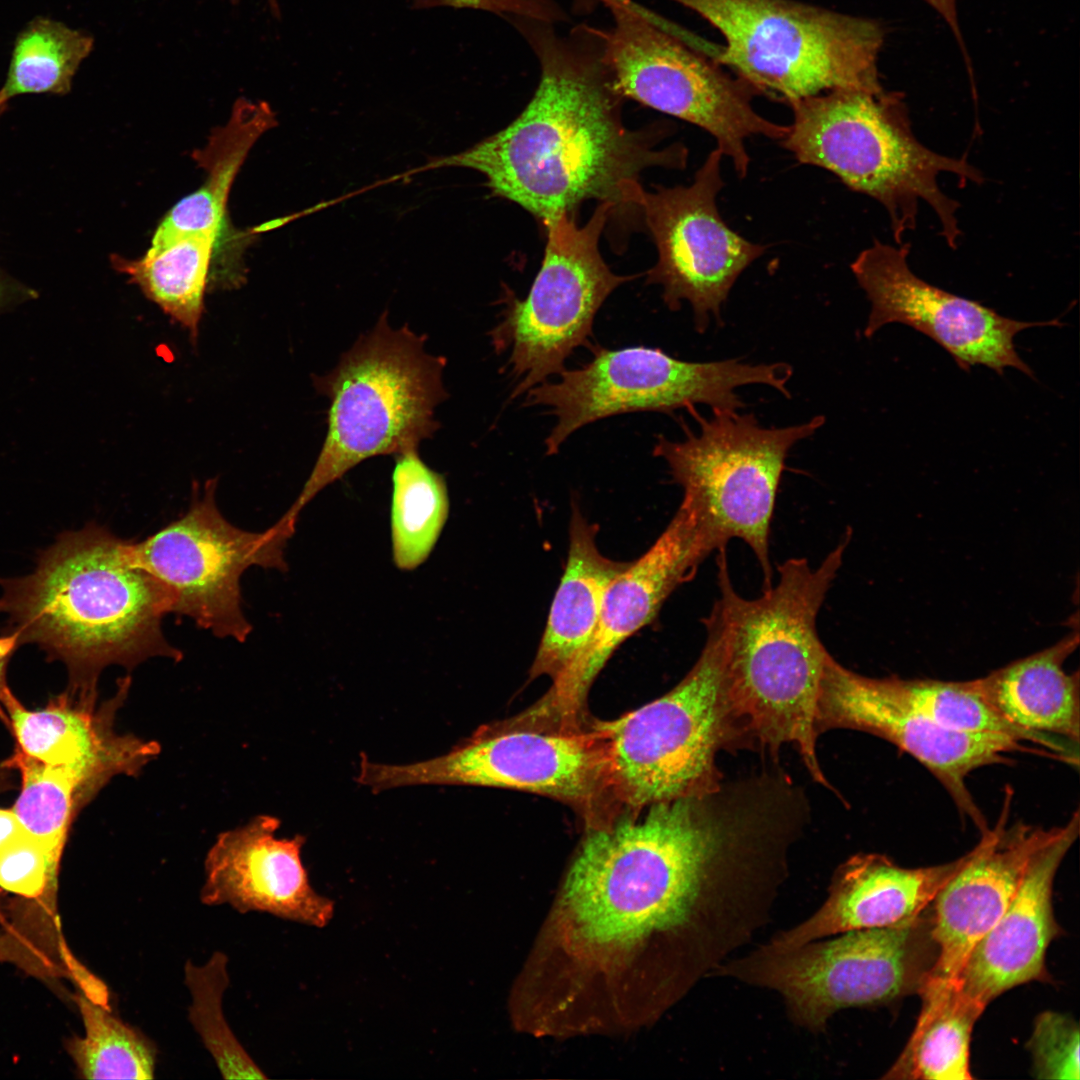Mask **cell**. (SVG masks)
Wrapping results in <instances>:
<instances>
[{"label": "cell", "instance_id": "obj_1", "mask_svg": "<svg viewBox=\"0 0 1080 1080\" xmlns=\"http://www.w3.org/2000/svg\"><path fill=\"white\" fill-rule=\"evenodd\" d=\"M734 839L689 798L619 808L585 835L520 982L584 1031L657 1020L759 930Z\"/></svg>", "mask_w": 1080, "mask_h": 1080}, {"label": "cell", "instance_id": "obj_2", "mask_svg": "<svg viewBox=\"0 0 1080 1080\" xmlns=\"http://www.w3.org/2000/svg\"><path fill=\"white\" fill-rule=\"evenodd\" d=\"M528 20L525 31L541 73L525 109L499 132L417 171L477 170L492 195L517 203L543 223L575 215L592 199L637 208L642 172L684 169L687 148L681 143L657 147L669 127L624 126V98L604 57L603 31L582 26L559 36L545 21Z\"/></svg>", "mask_w": 1080, "mask_h": 1080}, {"label": "cell", "instance_id": "obj_40", "mask_svg": "<svg viewBox=\"0 0 1080 1080\" xmlns=\"http://www.w3.org/2000/svg\"><path fill=\"white\" fill-rule=\"evenodd\" d=\"M924 1L926 3H928L934 10H936L940 14V16L946 21V23L948 24V26L952 30V32H953V34H954V36H955L961 50H962V52L964 53V57L966 59V62H968L966 48H965V45H964V41H963V37H962V34H961V29H960V25H959V21H958V13H957V9H956V0H924Z\"/></svg>", "mask_w": 1080, "mask_h": 1080}, {"label": "cell", "instance_id": "obj_26", "mask_svg": "<svg viewBox=\"0 0 1080 1080\" xmlns=\"http://www.w3.org/2000/svg\"><path fill=\"white\" fill-rule=\"evenodd\" d=\"M1079 633L977 678L987 701L1012 725L1079 744V672L1064 663L1076 650Z\"/></svg>", "mask_w": 1080, "mask_h": 1080}, {"label": "cell", "instance_id": "obj_7", "mask_svg": "<svg viewBox=\"0 0 1080 1080\" xmlns=\"http://www.w3.org/2000/svg\"><path fill=\"white\" fill-rule=\"evenodd\" d=\"M724 37L712 58L760 94L787 104L823 91L883 89L878 57L886 30L877 20L794 0H671Z\"/></svg>", "mask_w": 1080, "mask_h": 1080}, {"label": "cell", "instance_id": "obj_8", "mask_svg": "<svg viewBox=\"0 0 1080 1080\" xmlns=\"http://www.w3.org/2000/svg\"><path fill=\"white\" fill-rule=\"evenodd\" d=\"M707 637L686 676L668 693L610 721H596L616 807L712 793L721 787L716 753L738 739L724 689V643L712 610Z\"/></svg>", "mask_w": 1080, "mask_h": 1080}, {"label": "cell", "instance_id": "obj_12", "mask_svg": "<svg viewBox=\"0 0 1080 1080\" xmlns=\"http://www.w3.org/2000/svg\"><path fill=\"white\" fill-rule=\"evenodd\" d=\"M786 363L746 364L736 359L689 362L658 348L610 350L597 347L584 366L562 370L556 382L544 381L527 391L526 406H545L556 424L545 439L555 454L575 431L597 420L628 412L672 413L701 403L738 411L744 406L735 390L750 384L771 386L790 397Z\"/></svg>", "mask_w": 1080, "mask_h": 1080}, {"label": "cell", "instance_id": "obj_19", "mask_svg": "<svg viewBox=\"0 0 1080 1080\" xmlns=\"http://www.w3.org/2000/svg\"><path fill=\"white\" fill-rule=\"evenodd\" d=\"M724 547L703 513L683 498L655 543L610 583L590 643L552 682L541 706L562 720L582 719L588 691L614 651L656 616L667 597L695 576L711 552Z\"/></svg>", "mask_w": 1080, "mask_h": 1080}, {"label": "cell", "instance_id": "obj_4", "mask_svg": "<svg viewBox=\"0 0 1080 1080\" xmlns=\"http://www.w3.org/2000/svg\"><path fill=\"white\" fill-rule=\"evenodd\" d=\"M849 539L848 532L817 568L804 558L786 560L777 584L756 599L735 591L725 547L717 556L720 595L712 609L722 629L725 697L736 734L773 754L795 744L811 776L825 786L816 714L829 653L816 622Z\"/></svg>", "mask_w": 1080, "mask_h": 1080}, {"label": "cell", "instance_id": "obj_15", "mask_svg": "<svg viewBox=\"0 0 1080 1080\" xmlns=\"http://www.w3.org/2000/svg\"><path fill=\"white\" fill-rule=\"evenodd\" d=\"M217 481L194 487L188 510L140 542L136 562L172 597L171 613L191 619L219 638L245 641L252 631L242 609L240 580L252 566L284 570L291 537L276 523L262 532L231 524L216 504Z\"/></svg>", "mask_w": 1080, "mask_h": 1080}, {"label": "cell", "instance_id": "obj_17", "mask_svg": "<svg viewBox=\"0 0 1080 1080\" xmlns=\"http://www.w3.org/2000/svg\"><path fill=\"white\" fill-rule=\"evenodd\" d=\"M847 728L894 744L927 768L945 787L960 813L982 832L989 827L966 784L974 770L1009 763L1008 755L1058 756L1010 736L961 733L935 724L897 689L892 677L870 678L827 656L817 704L816 730Z\"/></svg>", "mask_w": 1080, "mask_h": 1080}, {"label": "cell", "instance_id": "obj_6", "mask_svg": "<svg viewBox=\"0 0 1080 1080\" xmlns=\"http://www.w3.org/2000/svg\"><path fill=\"white\" fill-rule=\"evenodd\" d=\"M384 311L328 374L313 376L328 398L327 432L300 494L278 520L294 532L301 510L366 459L417 449L439 429L435 408L448 395L446 359L425 350L426 336L393 328Z\"/></svg>", "mask_w": 1080, "mask_h": 1080}, {"label": "cell", "instance_id": "obj_31", "mask_svg": "<svg viewBox=\"0 0 1080 1080\" xmlns=\"http://www.w3.org/2000/svg\"><path fill=\"white\" fill-rule=\"evenodd\" d=\"M2 765L17 769L21 777V791L13 812L25 830L59 864L74 818L101 788L86 776L45 764L17 746Z\"/></svg>", "mask_w": 1080, "mask_h": 1080}, {"label": "cell", "instance_id": "obj_33", "mask_svg": "<svg viewBox=\"0 0 1080 1080\" xmlns=\"http://www.w3.org/2000/svg\"><path fill=\"white\" fill-rule=\"evenodd\" d=\"M900 693L921 713L945 729L961 733H991L1015 738L1048 749L1064 763L1078 766V744L1069 740L1022 730L1008 722L987 701L976 679L941 681L902 679L892 676Z\"/></svg>", "mask_w": 1080, "mask_h": 1080}, {"label": "cell", "instance_id": "obj_39", "mask_svg": "<svg viewBox=\"0 0 1080 1080\" xmlns=\"http://www.w3.org/2000/svg\"><path fill=\"white\" fill-rule=\"evenodd\" d=\"M33 296L32 290L0 271V312Z\"/></svg>", "mask_w": 1080, "mask_h": 1080}, {"label": "cell", "instance_id": "obj_14", "mask_svg": "<svg viewBox=\"0 0 1080 1080\" xmlns=\"http://www.w3.org/2000/svg\"><path fill=\"white\" fill-rule=\"evenodd\" d=\"M601 202L583 226L574 215L546 221L541 268L526 298L509 297L502 318L489 332L496 352L509 350L517 384L512 398L564 370L565 360L592 335L594 318L608 296L636 276L613 273L599 239L616 209Z\"/></svg>", "mask_w": 1080, "mask_h": 1080}, {"label": "cell", "instance_id": "obj_30", "mask_svg": "<svg viewBox=\"0 0 1080 1080\" xmlns=\"http://www.w3.org/2000/svg\"><path fill=\"white\" fill-rule=\"evenodd\" d=\"M448 515L444 477L421 459L417 449L396 454L392 472L391 543L397 568L411 571L427 560Z\"/></svg>", "mask_w": 1080, "mask_h": 1080}, {"label": "cell", "instance_id": "obj_32", "mask_svg": "<svg viewBox=\"0 0 1080 1080\" xmlns=\"http://www.w3.org/2000/svg\"><path fill=\"white\" fill-rule=\"evenodd\" d=\"M93 46V37L84 31L49 17L33 18L16 36L0 99L6 103L23 94H67Z\"/></svg>", "mask_w": 1080, "mask_h": 1080}, {"label": "cell", "instance_id": "obj_36", "mask_svg": "<svg viewBox=\"0 0 1080 1080\" xmlns=\"http://www.w3.org/2000/svg\"><path fill=\"white\" fill-rule=\"evenodd\" d=\"M1079 1041V1026L1072 1017L1055 1011L1038 1015L1028 1042L1036 1077L1078 1080Z\"/></svg>", "mask_w": 1080, "mask_h": 1080}, {"label": "cell", "instance_id": "obj_35", "mask_svg": "<svg viewBox=\"0 0 1080 1080\" xmlns=\"http://www.w3.org/2000/svg\"><path fill=\"white\" fill-rule=\"evenodd\" d=\"M228 959L214 952L202 966L187 961L185 984L191 994L189 1019L225 1079H263L267 1076L234 1036L222 1011L229 984Z\"/></svg>", "mask_w": 1080, "mask_h": 1080}, {"label": "cell", "instance_id": "obj_29", "mask_svg": "<svg viewBox=\"0 0 1080 1080\" xmlns=\"http://www.w3.org/2000/svg\"><path fill=\"white\" fill-rule=\"evenodd\" d=\"M217 240L206 234L152 240L141 258L113 257V264L195 340Z\"/></svg>", "mask_w": 1080, "mask_h": 1080}, {"label": "cell", "instance_id": "obj_3", "mask_svg": "<svg viewBox=\"0 0 1080 1080\" xmlns=\"http://www.w3.org/2000/svg\"><path fill=\"white\" fill-rule=\"evenodd\" d=\"M132 542L91 522L60 535L31 574L0 578L10 632L62 661L67 690L82 699L97 700L110 665L131 672L151 658H183L162 629L171 594L136 562Z\"/></svg>", "mask_w": 1080, "mask_h": 1080}, {"label": "cell", "instance_id": "obj_34", "mask_svg": "<svg viewBox=\"0 0 1080 1080\" xmlns=\"http://www.w3.org/2000/svg\"><path fill=\"white\" fill-rule=\"evenodd\" d=\"M85 1035L67 1046L86 1079H153L157 1049L137 1028L82 994L74 997Z\"/></svg>", "mask_w": 1080, "mask_h": 1080}, {"label": "cell", "instance_id": "obj_21", "mask_svg": "<svg viewBox=\"0 0 1080 1080\" xmlns=\"http://www.w3.org/2000/svg\"><path fill=\"white\" fill-rule=\"evenodd\" d=\"M997 823L931 903L933 937L939 956L931 976L956 978L973 946L1010 904L1034 854L1058 827L1009 825L1010 791Z\"/></svg>", "mask_w": 1080, "mask_h": 1080}, {"label": "cell", "instance_id": "obj_16", "mask_svg": "<svg viewBox=\"0 0 1080 1080\" xmlns=\"http://www.w3.org/2000/svg\"><path fill=\"white\" fill-rule=\"evenodd\" d=\"M722 156L711 151L691 185L643 188L636 201L658 253L646 282L661 286L671 311L688 301L700 333L710 315L719 321L735 281L766 250L730 229L718 212Z\"/></svg>", "mask_w": 1080, "mask_h": 1080}, {"label": "cell", "instance_id": "obj_37", "mask_svg": "<svg viewBox=\"0 0 1080 1080\" xmlns=\"http://www.w3.org/2000/svg\"><path fill=\"white\" fill-rule=\"evenodd\" d=\"M59 864L27 831L0 850V886L36 898L55 884Z\"/></svg>", "mask_w": 1080, "mask_h": 1080}, {"label": "cell", "instance_id": "obj_20", "mask_svg": "<svg viewBox=\"0 0 1080 1080\" xmlns=\"http://www.w3.org/2000/svg\"><path fill=\"white\" fill-rule=\"evenodd\" d=\"M280 825L277 817L258 815L220 833L204 861L200 900L322 928L333 917L334 902L310 884L301 859L305 837L278 838Z\"/></svg>", "mask_w": 1080, "mask_h": 1080}, {"label": "cell", "instance_id": "obj_9", "mask_svg": "<svg viewBox=\"0 0 1080 1080\" xmlns=\"http://www.w3.org/2000/svg\"><path fill=\"white\" fill-rule=\"evenodd\" d=\"M932 929L930 904L918 916L887 927L848 931L784 951L760 945L726 961L714 976L777 992L794 1024L822 1032L839 1010L919 993L939 956Z\"/></svg>", "mask_w": 1080, "mask_h": 1080}, {"label": "cell", "instance_id": "obj_25", "mask_svg": "<svg viewBox=\"0 0 1080 1080\" xmlns=\"http://www.w3.org/2000/svg\"><path fill=\"white\" fill-rule=\"evenodd\" d=\"M597 527L575 509L569 527L567 564L552 601L531 678L560 679L590 643L610 583L630 562L605 557L596 545Z\"/></svg>", "mask_w": 1080, "mask_h": 1080}, {"label": "cell", "instance_id": "obj_27", "mask_svg": "<svg viewBox=\"0 0 1080 1080\" xmlns=\"http://www.w3.org/2000/svg\"><path fill=\"white\" fill-rule=\"evenodd\" d=\"M915 1028L883 1076L898 1080H967L970 1039L986 1004L964 991L957 978L930 976L920 992Z\"/></svg>", "mask_w": 1080, "mask_h": 1080}, {"label": "cell", "instance_id": "obj_23", "mask_svg": "<svg viewBox=\"0 0 1080 1080\" xmlns=\"http://www.w3.org/2000/svg\"><path fill=\"white\" fill-rule=\"evenodd\" d=\"M1078 833L1076 810L1034 854L1010 904L971 949L956 978L972 997L988 1005L1015 986L1050 980L1046 953L1063 934L1053 912V882Z\"/></svg>", "mask_w": 1080, "mask_h": 1080}, {"label": "cell", "instance_id": "obj_38", "mask_svg": "<svg viewBox=\"0 0 1080 1080\" xmlns=\"http://www.w3.org/2000/svg\"><path fill=\"white\" fill-rule=\"evenodd\" d=\"M19 637L15 632L5 633L0 636V699L3 693L9 688L6 680V671L9 660L15 650L20 646ZM0 718L7 725L8 717L0 702Z\"/></svg>", "mask_w": 1080, "mask_h": 1080}, {"label": "cell", "instance_id": "obj_24", "mask_svg": "<svg viewBox=\"0 0 1080 1080\" xmlns=\"http://www.w3.org/2000/svg\"><path fill=\"white\" fill-rule=\"evenodd\" d=\"M965 858L966 854L945 864L906 868L882 854H857L837 868L820 908L762 946L784 951L848 931L910 920L932 903Z\"/></svg>", "mask_w": 1080, "mask_h": 1080}, {"label": "cell", "instance_id": "obj_42", "mask_svg": "<svg viewBox=\"0 0 1080 1080\" xmlns=\"http://www.w3.org/2000/svg\"><path fill=\"white\" fill-rule=\"evenodd\" d=\"M12 784L13 783H12V780H11V776L9 774V768L1 764L0 765V794L2 792L6 791V790L11 789L13 787ZM0 919H1V915H0Z\"/></svg>", "mask_w": 1080, "mask_h": 1080}, {"label": "cell", "instance_id": "obj_5", "mask_svg": "<svg viewBox=\"0 0 1080 1080\" xmlns=\"http://www.w3.org/2000/svg\"><path fill=\"white\" fill-rule=\"evenodd\" d=\"M788 104L793 123L781 144L800 163L827 169L880 202L898 244L915 228L919 201H925L947 244L956 248L959 203L940 189L937 178L949 172L964 184L982 183L983 176L965 159L938 154L916 139L902 94L838 89Z\"/></svg>", "mask_w": 1080, "mask_h": 1080}, {"label": "cell", "instance_id": "obj_41", "mask_svg": "<svg viewBox=\"0 0 1080 1080\" xmlns=\"http://www.w3.org/2000/svg\"><path fill=\"white\" fill-rule=\"evenodd\" d=\"M25 831L12 809H0V850Z\"/></svg>", "mask_w": 1080, "mask_h": 1080}, {"label": "cell", "instance_id": "obj_28", "mask_svg": "<svg viewBox=\"0 0 1080 1080\" xmlns=\"http://www.w3.org/2000/svg\"><path fill=\"white\" fill-rule=\"evenodd\" d=\"M276 124L275 114L265 102L240 98L228 123L215 131L199 153L207 171L200 188L177 202L161 220L152 239L182 234L219 237L226 204L237 172L258 137Z\"/></svg>", "mask_w": 1080, "mask_h": 1080}, {"label": "cell", "instance_id": "obj_13", "mask_svg": "<svg viewBox=\"0 0 1080 1080\" xmlns=\"http://www.w3.org/2000/svg\"><path fill=\"white\" fill-rule=\"evenodd\" d=\"M687 410L699 431L683 425L682 441L659 435L653 454L666 461L673 480L684 490L683 498L703 513L724 544L739 538L751 548L769 587L770 524L785 460L789 450L814 434L825 418L764 428L753 414L712 409L713 416L705 418L694 406Z\"/></svg>", "mask_w": 1080, "mask_h": 1080}, {"label": "cell", "instance_id": "obj_44", "mask_svg": "<svg viewBox=\"0 0 1080 1080\" xmlns=\"http://www.w3.org/2000/svg\"><path fill=\"white\" fill-rule=\"evenodd\" d=\"M4 104H5V103H3V102L1 101V99H0V109H1V107H2V106H3Z\"/></svg>", "mask_w": 1080, "mask_h": 1080}, {"label": "cell", "instance_id": "obj_11", "mask_svg": "<svg viewBox=\"0 0 1080 1080\" xmlns=\"http://www.w3.org/2000/svg\"><path fill=\"white\" fill-rule=\"evenodd\" d=\"M610 10L614 24L603 31L604 57L623 98L706 130L741 178L750 162L748 137L786 136L789 126L771 122L753 109L752 98L760 93L691 46L679 27L645 7Z\"/></svg>", "mask_w": 1080, "mask_h": 1080}, {"label": "cell", "instance_id": "obj_10", "mask_svg": "<svg viewBox=\"0 0 1080 1080\" xmlns=\"http://www.w3.org/2000/svg\"><path fill=\"white\" fill-rule=\"evenodd\" d=\"M356 780L373 792L413 785L525 791L564 802L586 821L614 807L605 744L595 722L587 727L521 715L480 727L432 759L396 765L362 758Z\"/></svg>", "mask_w": 1080, "mask_h": 1080}, {"label": "cell", "instance_id": "obj_18", "mask_svg": "<svg viewBox=\"0 0 1080 1080\" xmlns=\"http://www.w3.org/2000/svg\"><path fill=\"white\" fill-rule=\"evenodd\" d=\"M910 245L895 247L875 240L851 264L871 303L864 336L884 325L902 323L928 336L965 371L983 365L1002 375L1008 367L1034 378L1018 355L1014 338L1028 328L1063 326L1058 320L1024 322L1008 318L980 302L927 283L909 268Z\"/></svg>", "mask_w": 1080, "mask_h": 1080}, {"label": "cell", "instance_id": "obj_22", "mask_svg": "<svg viewBox=\"0 0 1080 1080\" xmlns=\"http://www.w3.org/2000/svg\"><path fill=\"white\" fill-rule=\"evenodd\" d=\"M131 677L118 679L117 690L98 705L68 690L39 710H29L8 688L0 702L17 747L45 764L74 770L101 789L115 776H138L160 753L159 743L115 728Z\"/></svg>", "mask_w": 1080, "mask_h": 1080}, {"label": "cell", "instance_id": "obj_43", "mask_svg": "<svg viewBox=\"0 0 1080 1080\" xmlns=\"http://www.w3.org/2000/svg\"><path fill=\"white\" fill-rule=\"evenodd\" d=\"M231 1L234 4L239 2V0H231ZM267 3H268V6L270 8V11H271L272 15L275 18L280 17L281 16V11H280V5L278 3V0H267Z\"/></svg>", "mask_w": 1080, "mask_h": 1080}]
</instances>
